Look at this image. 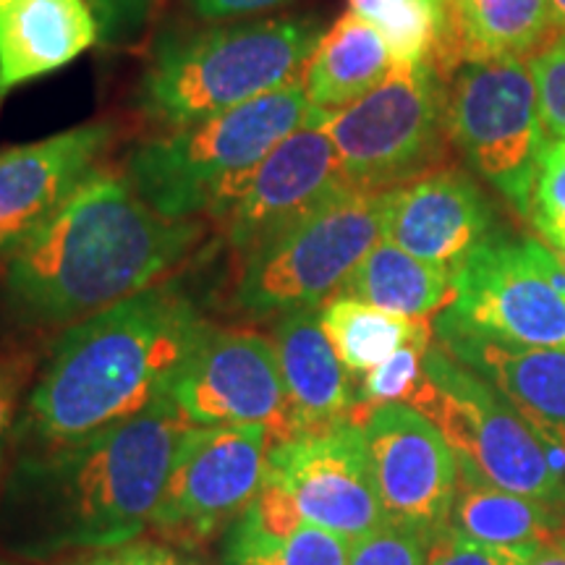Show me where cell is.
Here are the masks:
<instances>
[{
    "mask_svg": "<svg viewBox=\"0 0 565 565\" xmlns=\"http://www.w3.org/2000/svg\"><path fill=\"white\" fill-rule=\"evenodd\" d=\"M194 217L160 215L126 175L92 171L3 252V299L26 328H71L158 286L202 242Z\"/></svg>",
    "mask_w": 565,
    "mask_h": 565,
    "instance_id": "obj_1",
    "label": "cell"
},
{
    "mask_svg": "<svg viewBox=\"0 0 565 565\" xmlns=\"http://www.w3.org/2000/svg\"><path fill=\"white\" fill-rule=\"evenodd\" d=\"M189 427L162 395L79 443L19 454L0 492L3 547L24 561H53L139 540Z\"/></svg>",
    "mask_w": 565,
    "mask_h": 565,
    "instance_id": "obj_2",
    "label": "cell"
},
{
    "mask_svg": "<svg viewBox=\"0 0 565 565\" xmlns=\"http://www.w3.org/2000/svg\"><path fill=\"white\" fill-rule=\"evenodd\" d=\"M207 324L179 280L71 324L19 408L13 448H61L147 412L168 395Z\"/></svg>",
    "mask_w": 565,
    "mask_h": 565,
    "instance_id": "obj_3",
    "label": "cell"
},
{
    "mask_svg": "<svg viewBox=\"0 0 565 565\" xmlns=\"http://www.w3.org/2000/svg\"><path fill=\"white\" fill-rule=\"evenodd\" d=\"M322 38L312 19H259L168 34L139 84V108L166 129L202 121L303 82Z\"/></svg>",
    "mask_w": 565,
    "mask_h": 565,
    "instance_id": "obj_4",
    "label": "cell"
},
{
    "mask_svg": "<svg viewBox=\"0 0 565 565\" xmlns=\"http://www.w3.org/2000/svg\"><path fill=\"white\" fill-rule=\"evenodd\" d=\"M315 110L303 82L275 89L145 141L129 154L126 179L160 215L194 217L307 124Z\"/></svg>",
    "mask_w": 565,
    "mask_h": 565,
    "instance_id": "obj_5",
    "label": "cell"
},
{
    "mask_svg": "<svg viewBox=\"0 0 565 565\" xmlns=\"http://www.w3.org/2000/svg\"><path fill=\"white\" fill-rule=\"evenodd\" d=\"M385 192L343 186L242 257L233 286L236 312L265 320L333 299L353 267L383 242Z\"/></svg>",
    "mask_w": 565,
    "mask_h": 565,
    "instance_id": "obj_6",
    "label": "cell"
},
{
    "mask_svg": "<svg viewBox=\"0 0 565 565\" xmlns=\"http://www.w3.org/2000/svg\"><path fill=\"white\" fill-rule=\"evenodd\" d=\"M408 406L427 416L487 482L565 511V479L553 469L540 435L498 387L456 362L440 343L429 345L424 383Z\"/></svg>",
    "mask_w": 565,
    "mask_h": 565,
    "instance_id": "obj_7",
    "label": "cell"
},
{
    "mask_svg": "<svg viewBox=\"0 0 565 565\" xmlns=\"http://www.w3.org/2000/svg\"><path fill=\"white\" fill-rule=\"evenodd\" d=\"M433 328L532 349H565V263L532 236L494 228L454 273Z\"/></svg>",
    "mask_w": 565,
    "mask_h": 565,
    "instance_id": "obj_8",
    "label": "cell"
},
{
    "mask_svg": "<svg viewBox=\"0 0 565 565\" xmlns=\"http://www.w3.org/2000/svg\"><path fill=\"white\" fill-rule=\"evenodd\" d=\"M324 129L353 186H404L440 171L450 141L448 82L427 63L393 66L362 100L328 113Z\"/></svg>",
    "mask_w": 565,
    "mask_h": 565,
    "instance_id": "obj_9",
    "label": "cell"
},
{
    "mask_svg": "<svg viewBox=\"0 0 565 565\" xmlns=\"http://www.w3.org/2000/svg\"><path fill=\"white\" fill-rule=\"evenodd\" d=\"M448 134L475 171L521 215H532L547 145L526 61L466 63L448 82Z\"/></svg>",
    "mask_w": 565,
    "mask_h": 565,
    "instance_id": "obj_10",
    "label": "cell"
},
{
    "mask_svg": "<svg viewBox=\"0 0 565 565\" xmlns=\"http://www.w3.org/2000/svg\"><path fill=\"white\" fill-rule=\"evenodd\" d=\"M270 445V433L263 424H192L175 448L147 529L152 540L196 553L228 532L263 484Z\"/></svg>",
    "mask_w": 565,
    "mask_h": 565,
    "instance_id": "obj_11",
    "label": "cell"
},
{
    "mask_svg": "<svg viewBox=\"0 0 565 565\" xmlns=\"http://www.w3.org/2000/svg\"><path fill=\"white\" fill-rule=\"evenodd\" d=\"M168 398L194 427L263 424L270 443L296 437L273 338L207 324L175 372Z\"/></svg>",
    "mask_w": 565,
    "mask_h": 565,
    "instance_id": "obj_12",
    "label": "cell"
},
{
    "mask_svg": "<svg viewBox=\"0 0 565 565\" xmlns=\"http://www.w3.org/2000/svg\"><path fill=\"white\" fill-rule=\"evenodd\" d=\"M324 118L328 113L317 108L307 124L288 134L257 168L204 212L238 257H246L275 233L301 221L343 186H353L341 171Z\"/></svg>",
    "mask_w": 565,
    "mask_h": 565,
    "instance_id": "obj_13",
    "label": "cell"
},
{
    "mask_svg": "<svg viewBox=\"0 0 565 565\" xmlns=\"http://www.w3.org/2000/svg\"><path fill=\"white\" fill-rule=\"evenodd\" d=\"M362 427L385 524L429 542L450 526L458 456L440 429L408 404L353 408Z\"/></svg>",
    "mask_w": 565,
    "mask_h": 565,
    "instance_id": "obj_14",
    "label": "cell"
},
{
    "mask_svg": "<svg viewBox=\"0 0 565 565\" xmlns=\"http://www.w3.org/2000/svg\"><path fill=\"white\" fill-rule=\"evenodd\" d=\"M267 466L288 484L303 524L349 542L364 540L385 526L370 450L362 427L353 419L270 445Z\"/></svg>",
    "mask_w": 565,
    "mask_h": 565,
    "instance_id": "obj_15",
    "label": "cell"
},
{
    "mask_svg": "<svg viewBox=\"0 0 565 565\" xmlns=\"http://www.w3.org/2000/svg\"><path fill=\"white\" fill-rule=\"evenodd\" d=\"M494 231V210L469 173L440 168L385 192L383 238L456 273Z\"/></svg>",
    "mask_w": 565,
    "mask_h": 565,
    "instance_id": "obj_16",
    "label": "cell"
},
{
    "mask_svg": "<svg viewBox=\"0 0 565 565\" xmlns=\"http://www.w3.org/2000/svg\"><path fill=\"white\" fill-rule=\"evenodd\" d=\"M108 124H87L0 150V254L45 221L110 145Z\"/></svg>",
    "mask_w": 565,
    "mask_h": 565,
    "instance_id": "obj_17",
    "label": "cell"
},
{
    "mask_svg": "<svg viewBox=\"0 0 565 565\" xmlns=\"http://www.w3.org/2000/svg\"><path fill=\"white\" fill-rule=\"evenodd\" d=\"M435 335L456 362L505 395L545 443L553 469L565 479V349L508 345L458 330H435Z\"/></svg>",
    "mask_w": 565,
    "mask_h": 565,
    "instance_id": "obj_18",
    "label": "cell"
},
{
    "mask_svg": "<svg viewBox=\"0 0 565 565\" xmlns=\"http://www.w3.org/2000/svg\"><path fill=\"white\" fill-rule=\"evenodd\" d=\"M273 345L286 383L296 437L322 433L353 419L359 391L324 335L320 307L278 317Z\"/></svg>",
    "mask_w": 565,
    "mask_h": 565,
    "instance_id": "obj_19",
    "label": "cell"
},
{
    "mask_svg": "<svg viewBox=\"0 0 565 565\" xmlns=\"http://www.w3.org/2000/svg\"><path fill=\"white\" fill-rule=\"evenodd\" d=\"M100 40L87 0H13L0 11V105L21 84L53 74Z\"/></svg>",
    "mask_w": 565,
    "mask_h": 565,
    "instance_id": "obj_20",
    "label": "cell"
},
{
    "mask_svg": "<svg viewBox=\"0 0 565 565\" xmlns=\"http://www.w3.org/2000/svg\"><path fill=\"white\" fill-rule=\"evenodd\" d=\"M557 34L550 0H456L437 74L450 82L466 63L529 61Z\"/></svg>",
    "mask_w": 565,
    "mask_h": 565,
    "instance_id": "obj_21",
    "label": "cell"
},
{
    "mask_svg": "<svg viewBox=\"0 0 565 565\" xmlns=\"http://www.w3.org/2000/svg\"><path fill=\"white\" fill-rule=\"evenodd\" d=\"M450 526L479 545L540 550L565 536V511L494 487L458 458Z\"/></svg>",
    "mask_w": 565,
    "mask_h": 565,
    "instance_id": "obj_22",
    "label": "cell"
},
{
    "mask_svg": "<svg viewBox=\"0 0 565 565\" xmlns=\"http://www.w3.org/2000/svg\"><path fill=\"white\" fill-rule=\"evenodd\" d=\"M393 66V53L377 26L349 11L317 42L303 89L315 108L338 113L370 95Z\"/></svg>",
    "mask_w": 565,
    "mask_h": 565,
    "instance_id": "obj_23",
    "label": "cell"
},
{
    "mask_svg": "<svg viewBox=\"0 0 565 565\" xmlns=\"http://www.w3.org/2000/svg\"><path fill=\"white\" fill-rule=\"evenodd\" d=\"M335 296L372 303L393 315L429 317L454 301L456 288L454 273L424 263L383 238L353 267Z\"/></svg>",
    "mask_w": 565,
    "mask_h": 565,
    "instance_id": "obj_24",
    "label": "cell"
},
{
    "mask_svg": "<svg viewBox=\"0 0 565 565\" xmlns=\"http://www.w3.org/2000/svg\"><path fill=\"white\" fill-rule=\"evenodd\" d=\"M320 322L338 359L351 374H366L401 345L433 330L429 317L393 315L345 296H333L322 303Z\"/></svg>",
    "mask_w": 565,
    "mask_h": 565,
    "instance_id": "obj_25",
    "label": "cell"
},
{
    "mask_svg": "<svg viewBox=\"0 0 565 565\" xmlns=\"http://www.w3.org/2000/svg\"><path fill=\"white\" fill-rule=\"evenodd\" d=\"M351 11L377 26L395 66H433L443 30L437 0H351Z\"/></svg>",
    "mask_w": 565,
    "mask_h": 565,
    "instance_id": "obj_26",
    "label": "cell"
},
{
    "mask_svg": "<svg viewBox=\"0 0 565 565\" xmlns=\"http://www.w3.org/2000/svg\"><path fill=\"white\" fill-rule=\"evenodd\" d=\"M303 526L296 500L278 471L267 466L263 484L238 521L225 532L223 553L270 547Z\"/></svg>",
    "mask_w": 565,
    "mask_h": 565,
    "instance_id": "obj_27",
    "label": "cell"
},
{
    "mask_svg": "<svg viewBox=\"0 0 565 565\" xmlns=\"http://www.w3.org/2000/svg\"><path fill=\"white\" fill-rule=\"evenodd\" d=\"M435 328L401 345L383 364L364 374L359 385V406L374 408L385 404H412L424 383V356L433 345Z\"/></svg>",
    "mask_w": 565,
    "mask_h": 565,
    "instance_id": "obj_28",
    "label": "cell"
},
{
    "mask_svg": "<svg viewBox=\"0 0 565 565\" xmlns=\"http://www.w3.org/2000/svg\"><path fill=\"white\" fill-rule=\"evenodd\" d=\"M351 550L343 536L303 524L278 545L223 553V565H349Z\"/></svg>",
    "mask_w": 565,
    "mask_h": 565,
    "instance_id": "obj_29",
    "label": "cell"
},
{
    "mask_svg": "<svg viewBox=\"0 0 565 565\" xmlns=\"http://www.w3.org/2000/svg\"><path fill=\"white\" fill-rule=\"evenodd\" d=\"M547 139H565V32L529 58Z\"/></svg>",
    "mask_w": 565,
    "mask_h": 565,
    "instance_id": "obj_30",
    "label": "cell"
},
{
    "mask_svg": "<svg viewBox=\"0 0 565 565\" xmlns=\"http://www.w3.org/2000/svg\"><path fill=\"white\" fill-rule=\"evenodd\" d=\"M536 550L490 547L445 526L427 542L424 565H526Z\"/></svg>",
    "mask_w": 565,
    "mask_h": 565,
    "instance_id": "obj_31",
    "label": "cell"
},
{
    "mask_svg": "<svg viewBox=\"0 0 565 565\" xmlns=\"http://www.w3.org/2000/svg\"><path fill=\"white\" fill-rule=\"evenodd\" d=\"M427 542L398 526H380L353 542L349 565H424Z\"/></svg>",
    "mask_w": 565,
    "mask_h": 565,
    "instance_id": "obj_32",
    "label": "cell"
},
{
    "mask_svg": "<svg viewBox=\"0 0 565 565\" xmlns=\"http://www.w3.org/2000/svg\"><path fill=\"white\" fill-rule=\"evenodd\" d=\"M100 26V42L116 45L141 30L150 17L152 0H87Z\"/></svg>",
    "mask_w": 565,
    "mask_h": 565,
    "instance_id": "obj_33",
    "label": "cell"
},
{
    "mask_svg": "<svg viewBox=\"0 0 565 565\" xmlns=\"http://www.w3.org/2000/svg\"><path fill=\"white\" fill-rule=\"evenodd\" d=\"M532 212H565V139H547L542 150Z\"/></svg>",
    "mask_w": 565,
    "mask_h": 565,
    "instance_id": "obj_34",
    "label": "cell"
},
{
    "mask_svg": "<svg viewBox=\"0 0 565 565\" xmlns=\"http://www.w3.org/2000/svg\"><path fill=\"white\" fill-rule=\"evenodd\" d=\"M30 366L19 362H0V463L9 448L13 424L21 408V391H24Z\"/></svg>",
    "mask_w": 565,
    "mask_h": 565,
    "instance_id": "obj_35",
    "label": "cell"
},
{
    "mask_svg": "<svg viewBox=\"0 0 565 565\" xmlns=\"http://www.w3.org/2000/svg\"><path fill=\"white\" fill-rule=\"evenodd\" d=\"M124 565H207L189 550L166 545L160 540H134L118 547Z\"/></svg>",
    "mask_w": 565,
    "mask_h": 565,
    "instance_id": "obj_36",
    "label": "cell"
},
{
    "mask_svg": "<svg viewBox=\"0 0 565 565\" xmlns=\"http://www.w3.org/2000/svg\"><path fill=\"white\" fill-rule=\"evenodd\" d=\"M186 3L202 19H236L278 9V6L291 3V0H186Z\"/></svg>",
    "mask_w": 565,
    "mask_h": 565,
    "instance_id": "obj_37",
    "label": "cell"
},
{
    "mask_svg": "<svg viewBox=\"0 0 565 565\" xmlns=\"http://www.w3.org/2000/svg\"><path fill=\"white\" fill-rule=\"evenodd\" d=\"M532 223L550 249L565 263V212H532Z\"/></svg>",
    "mask_w": 565,
    "mask_h": 565,
    "instance_id": "obj_38",
    "label": "cell"
},
{
    "mask_svg": "<svg viewBox=\"0 0 565 565\" xmlns=\"http://www.w3.org/2000/svg\"><path fill=\"white\" fill-rule=\"evenodd\" d=\"M58 565H124L116 550H95V553H79L76 557H66Z\"/></svg>",
    "mask_w": 565,
    "mask_h": 565,
    "instance_id": "obj_39",
    "label": "cell"
},
{
    "mask_svg": "<svg viewBox=\"0 0 565 565\" xmlns=\"http://www.w3.org/2000/svg\"><path fill=\"white\" fill-rule=\"evenodd\" d=\"M526 565H565V536L536 550Z\"/></svg>",
    "mask_w": 565,
    "mask_h": 565,
    "instance_id": "obj_40",
    "label": "cell"
},
{
    "mask_svg": "<svg viewBox=\"0 0 565 565\" xmlns=\"http://www.w3.org/2000/svg\"><path fill=\"white\" fill-rule=\"evenodd\" d=\"M437 6H440V17H443V30H440V42H437V51H435V58H433V68L437 71L440 66V58H443V51H445V42H448V30H450V17H454V6L456 0H437Z\"/></svg>",
    "mask_w": 565,
    "mask_h": 565,
    "instance_id": "obj_41",
    "label": "cell"
},
{
    "mask_svg": "<svg viewBox=\"0 0 565 565\" xmlns=\"http://www.w3.org/2000/svg\"><path fill=\"white\" fill-rule=\"evenodd\" d=\"M550 6H553L557 26H561V32H565V0H550Z\"/></svg>",
    "mask_w": 565,
    "mask_h": 565,
    "instance_id": "obj_42",
    "label": "cell"
},
{
    "mask_svg": "<svg viewBox=\"0 0 565 565\" xmlns=\"http://www.w3.org/2000/svg\"><path fill=\"white\" fill-rule=\"evenodd\" d=\"M11 3H13V0H0V11H3L6 6H11Z\"/></svg>",
    "mask_w": 565,
    "mask_h": 565,
    "instance_id": "obj_43",
    "label": "cell"
},
{
    "mask_svg": "<svg viewBox=\"0 0 565 565\" xmlns=\"http://www.w3.org/2000/svg\"><path fill=\"white\" fill-rule=\"evenodd\" d=\"M0 565H11V563H0Z\"/></svg>",
    "mask_w": 565,
    "mask_h": 565,
    "instance_id": "obj_44",
    "label": "cell"
}]
</instances>
